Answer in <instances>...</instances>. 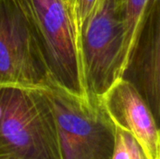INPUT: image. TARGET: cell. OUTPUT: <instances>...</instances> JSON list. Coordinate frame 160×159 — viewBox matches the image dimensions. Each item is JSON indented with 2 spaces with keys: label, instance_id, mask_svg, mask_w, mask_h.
<instances>
[{
  "label": "cell",
  "instance_id": "cell-1",
  "mask_svg": "<svg viewBox=\"0 0 160 159\" xmlns=\"http://www.w3.org/2000/svg\"><path fill=\"white\" fill-rule=\"evenodd\" d=\"M0 159H64L46 91L0 86Z\"/></svg>",
  "mask_w": 160,
  "mask_h": 159
},
{
  "label": "cell",
  "instance_id": "cell-2",
  "mask_svg": "<svg viewBox=\"0 0 160 159\" xmlns=\"http://www.w3.org/2000/svg\"><path fill=\"white\" fill-rule=\"evenodd\" d=\"M33 27L51 79L57 87L89 98L79 40L66 0H18Z\"/></svg>",
  "mask_w": 160,
  "mask_h": 159
},
{
  "label": "cell",
  "instance_id": "cell-3",
  "mask_svg": "<svg viewBox=\"0 0 160 159\" xmlns=\"http://www.w3.org/2000/svg\"><path fill=\"white\" fill-rule=\"evenodd\" d=\"M64 159H111L115 127L101 98H83L57 86L46 90Z\"/></svg>",
  "mask_w": 160,
  "mask_h": 159
},
{
  "label": "cell",
  "instance_id": "cell-4",
  "mask_svg": "<svg viewBox=\"0 0 160 159\" xmlns=\"http://www.w3.org/2000/svg\"><path fill=\"white\" fill-rule=\"evenodd\" d=\"M125 29L118 0H100L80 38L83 79L89 98H101L123 76Z\"/></svg>",
  "mask_w": 160,
  "mask_h": 159
},
{
  "label": "cell",
  "instance_id": "cell-5",
  "mask_svg": "<svg viewBox=\"0 0 160 159\" xmlns=\"http://www.w3.org/2000/svg\"><path fill=\"white\" fill-rule=\"evenodd\" d=\"M0 86L43 91L56 86L18 0H0Z\"/></svg>",
  "mask_w": 160,
  "mask_h": 159
},
{
  "label": "cell",
  "instance_id": "cell-6",
  "mask_svg": "<svg viewBox=\"0 0 160 159\" xmlns=\"http://www.w3.org/2000/svg\"><path fill=\"white\" fill-rule=\"evenodd\" d=\"M142 95L160 129V0H152L123 77Z\"/></svg>",
  "mask_w": 160,
  "mask_h": 159
},
{
  "label": "cell",
  "instance_id": "cell-7",
  "mask_svg": "<svg viewBox=\"0 0 160 159\" xmlns=\"http://www.w3.org/2000/svg\"><path fill=\"white\" fill-rule=\"evenodd\" d=\"M114 127L130 133L148 159H160V129L156 118L138 90L120 78L101 97Z\"/></svg>",
  "mask_w": 160,
  "mask_h": 159
},
{
  "label": "cell",
  "instance_id": "cell-8",
  "mask_svg": "<svg viewBox=\"0 0 160 159\" xmlns=\"http://www.w3.org/2000/svg\"><path fill=\"white\" fill-rule=\"evenodd\" d=\"M151 1L152 0H118L125 29L123 75L130 59L141 26Z\"/></svg>",
  "mask_w": 160,
  "mask_h": 159
},
{
  "label": "cell",
  "instance_id": "cell-9",
  "mask_svg": "<svg viewBox=\"0 0 160 159\" xmlns=\"http://www.w3.org/2000/svg\"><path fill=\"white\" fill-rule=\"evenodd\" d=\"M114 127V145L111 159H148L140 143L130 133Z\"/></svg>",
  "mask_w": 160,
  "mask_h": 159
},
{
  "label": "cell",
  "instance_id": "cell-10",
  "mask_svg": "<svg viewBox=\"0 0 160 159\" xmlns=\"http://www.w3.org/2000/svg\"><path fill=\"white\" fill-rule=\"evenodd\" d=\"M100 0H69L68 6L72 14L74 24L77 31L79 48H80V38L83 27L94 12L95 8L98 5Z\"/></svg>",
  "mask_w": 160,
  "mask_h": 159
},
{
  "label": "cell",
  "instance_id": "cell-11",
  "mask_svg": "<svg viewBox=\"0 0 160 159\" xmlns=\"http://www.w3.org/2000/svg\"><path fill=\"white\" fill-rule=\"evenodd\" d=\"M67 2H68H68H69V0H66Z\"/></svg>",
  "mask_w": 160,
  "mask_h": 159
}]
</instances>
